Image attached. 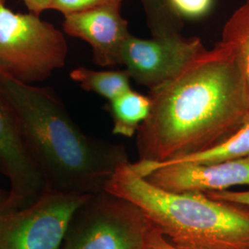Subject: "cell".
Returning <instances> with one entry per match:
<instances>
[{"mask_svg": "<svg viewBox=\"0 0 249 249\" xmlns=\"http://www.w3.org/2000/svg\"><path fill=\"white\" fill-rule=\"evenodd\" d=\"M151 110L137 131L140 160L164 161L223 142L249 113L237 54L223 40L150 90Z\"/></svg>", "mask_w": 249, "mask_h": 249, "instance_id": "1", "label": "cell"}, {"mask_svg": "<svg viewBox=\"0 0 249 249\" xmlns=\"http://www.w3.org/2000/svg\"><path fill=\"white\" fill-rule=\"evenodd\" d=\"M0 93L15 113L27 151L48 190L98 194L129 161L123 145L84 133L53 89L0 73Z\"/></svg>", "mask_w": 249, "mask_h": 249, "instance_id": "2", "label": "cell"}, {"mask_svg": "<svg viewBox=\"0 0 249 249\" xmlns=\"http://www.w3.org/2000/svg\"><path fill=\"white\" fill-rule=\"evenodd\" d=\"M106 191L136 205L178 249H249V206L200 192H171L120 165Z\"/></svg>", "mask_w": 249, "mask_h": 249, "instance_id": "3", "label": "cell"}, {"mask_svg": "<svg viewBox=\"0 0 249 249\" xmlns=\"http://www.w3.org/2000/svg\"><path fill=\"white\" fill-rule=\"evenodd\" d=\"M64 34L39 15L16 13L0 3V73L27 84L41 82L63 68Z\"/></svg>", "mask_w": 249, "mask_h": 249, "instance_id": "4", "label": "cell"}, {"mask_svg": "<svg viewBox=\"0 0 249 249\" xmlns=\"http://www.w3.org/2000/svg\"><path fill=\"white\" fill-rule=\"evenodd\" d=\"M155 229L136 205L104 191L75 211L59 249H149Z\"/></svg>", "mask_w": 249, "mask_h": 249, "instance_id": "5", "label": "cell"}, {"mask_svg": "<svg viewBox=\"0 0 249 249\" xmlns=\"http://www.w3.org/2000/svg\"><path fill=\"white\" fill-rule=\"evenodd\" d=\"M89 196L47 189L20 206L0 189V249H59L72 215Z\"/></svg>", "mask_w": 249, "mask_h": 249, "instance_id": "6", "label": "cell"}, {"mask_svg": "<svg viewBox=\"0 0 249 249\" xmlns=\"http://www.w3.org/2000/svg\"><path fill=\"white\" fill-rule=\"evenodd\" d=\"M206 49L198 37L180 33L151 39L130 35L122 48L120 65L131 80L151 90L174 78Z\"/></svg>", "mask_w": 249, "mask_h": 249, "instance_id": "7", "label": "cell"}, {"mask_svg": "<svg viewBox=\"0 0 249 249\" xmlns=\"http://www.w3.org/2000/svg\"><path fill=\"white\" fill-rule=\"evenodd\" d=\"M130 164L148 182L171 192L207 193L249 187V155L210 164L142 160Z\"/></svg>", "mask_w": 249, "mask_h": 249, "instance_id": "8", "label": "cell"}, {"mask_svg": "<svg viewBox=\"0 0 249 249\" xmlns=\"http://www.w3.org/2000/svg\"><path fill=\"white\" fill-rule=\"evenodd\" d=\"M0 172L9 179V196L17 204H32L47 190L27 151L14 111L0 93Z\"/></svg>", "mask_w": 249, "mask_h": 249, "instance_id": "9", "label": "cell"}, {"mask_svg": "<svg viewBox=\"0 0 249 249\" xmlns=\"http://www.w3.org/2000/svg\"><path fill=\"white\" fill-rule=\"evenodd\" d=\"M120 9L121 6H105L64 16V32L88 43L94 61L101 67L120 65L122 48L131 35Z\"/></svg>", "mask_w": 249, "mask_h": 249, "instance_id": "10", "label": "cell"}, {"mask_svg": "<svg viewBox=\"0 0 249 249\" xmlns=\"http://www.w3.org/2000/svg\"><path fill=\"white\" fill-rule=\"evenodd\" d=\"M107 109L113 119V133L131 138L148 117L151 99L130 89L109 101Z\"/></svg>", "mask_w": 249, "mask_h": 249, "instance_id": "11", "label": "cell"}, {"mask_svg": "<svg viewBox=\"0 0 249 249\" xmlns=\"http://www.w3.org/2000/svg\"><path fill=\"white\" fill-rule=\"evenodd\" d=\"M70 77L82 89L96 93L99 96L107 99L108 102L131 89V79L125 70L118 71H97L85 67H80L73 70Z\"/></svg>", "mask_w": 249, "mask_h": 249, "instance_id": "12", "label": "cell"}, {"mask_svg": "<svg viewBox=\"0 0 249 249\" xmlns=\"http://www.w3.org/2000/svg\"><path fill=\"white\" fill-rule=\"evenodd\" d=\"M249 155V113L240 127L223 142L206 151L168 160L194 164H210L236 160ZM165 161V160H164Z\"/></svg>", "mask_w": 249, "mask_h": 249, "instance_id": "13", "label": "cell"}, {"mask_svg": "<svg viewBox=\"0 0 249 249\" xmlns=\"http://www.w3.org/2000/svg\"><path fill=\"white\" fill-rule=\"evenodd\" d=\"M222 40L237 54L249 94V0L236 9L223 27Z\"/></svg>", "mask_w": 249, "mask_h": 249, "instance_id": "14", "label": "cell"}, {"mask_svg": "<svg viewBox=\"0 0 249 249\" xmlns=\"http://www.w3.org/2000/svg\"><path fill=\"white\" fill-rule=\"evenodd\" d=\"M152 36L180 33L182 18L173 11L168 0H141Z\"/></svg>", "mask_w": 249, "mask_h": 249, "instance_id": "15", "label": "cell"}, {"mask_svg": "<svg viewBox=\"0 0 249 249\" xmlns=\"http://www.w3.org/2000/svg\"><path fill=\"white\" fill-rule=\"evenodd\" d=\"M123 0H53L51 9L63 15L105 6H121Z\"/></svg>", "mask_w": 249, "mask_h": 249, "instance_id": "16", "label": "cell"}, {"mask_svg": "<svg viewBox=\"0 0 249 249\" xmlns=\"http://www.w3.org/2000/svg\"><path fill=\"white\" fill-rule=\"evenodd\" d=\"M170 7L178 17L199 18L205 15L213 5V0H168Z\"/></svg>", "mask_w": 249, "mask_h": 249, "instance_id": "17", "label": "cell"}, {"mask_svg": "<svg viewBox=\"0 0 249 249\" xmlns=\"http://www.w3.org/2000/svg\"><path fill=\"white\" fill-rule=\"evenodd\" d=\"M207 196L213 197L214 199H219L223 201H229L232 203L249 206V190L246 191H233L230 189L222 191H213L205 193Z\"/></svg>", "mask_w": 249, "mask_h": 249, "instance_id": "18", "label": "cell"}, {"mask_svg": "<svg viewBox=\"0 0 249 249\" xmlns=\"http://www.w3.org/2000/svg\"><path fill=\"white\" fill-rule=\"evenodd\" d=\"M22 1L30 12L40 16L45 10L51 9L53 0H22ZM5 2L6 0H0V3H5Z\"/></svg>", "mask_w": 249, "mask_h": 249, "instance_id": "19", "label": "cell"}, {"mask_svg": "<svg viewBox=\"0 0 249 249\" xmlns=\"http://www.w3.org/2000/svg\"><path fill=\"white\" fill-rule=\"evenodd\" d=\"M149 249H178L173 247L157 229L151 232L148 242Z\"/></svg>", "mask_w": 249, "mask_h": 249, "instance_id": "20", "label": "cell"}]
</instances>
